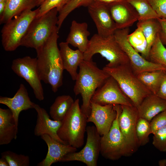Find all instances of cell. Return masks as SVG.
Returning a JSON list of instances; mask_svg holds the SVG:
<instances>
[{"label": "cell", "instance_id": "cell-1", "mask_svg": "<svg viewBox=\"0 0 166 166\" xmlns=\"http://www.w3.org/2000/svg\"><path fill=\"white\" fill-rule=\"evenodd\" d=\"M58 31L57 28L47 41L36 49L40 78L45 83L50 85L55 93L63 84L64 70L57 45Z\"/></svg>", "mask_w": 166, "mask_h": 166}, {"label": "cell", "instance_id": "cell-37", "mask_svg": "<svg viewBox=\"0 0 166 166\" xmlns=\"http://www.w3.org/2000/svg\"><path fill=\"white\" fill-rule=\"evenodd\" d=\"M159 18L166 19V0H147Z\"/></svg>", "mask_w": 166, "mask_h": 166}, {"label": "cell", "instance_id": "cell-8", "mask_svg": "<svg viewBox=\"0 0 166 166\" xmlns=\"http://www.w3.org/2000/svg\"><path fill=\"white\" fill-rule=\"evenodd\" d=\"M117 117L108 133L101 136L100 154L105 159L117 160L122 156H128L136 152L124 138L119 128L118 118L122 110L121 105H116Z\"/></svg>", "mask_w": 166, "mask_h": 166}, {"label": "cell", "instance_id": "cell-24", "mask_svg": "<svg viewBox=\"0 0 166 166\" xmlns=\"http://www.w3.org/2000/svg\"><path fill=\"white\" fill-rule=\"evenodd\" d=\"M37 0H7L5 10L0 18V24H4L23 11L37 6Z\"/></svg>", "mask_w": 166, "mask_h": 166}, {"label": "cell", "instance_id": "cell-33", "mask_svg": "<svg viewBox=\"0 0 166 166\" xmlns=\"http://www.w3.org/2000/svg\"><path fill=\"white\" fill-rule=\"evenodd\" d=\"M2 157L7 161L9 166H29L30 164L29 156L27 155L18 154L10 151H6L1 153Z\"/></svg>", "mask_w": 166, "mask_h": 166}, {"label": "cell", "instance_id": "cell-27", "mask_svg": "<svg viewBox=\"0 0 166 166\" xmlns=\"http://www.w3.org/2000/svg\"><path fill=\"white\" fill-rule=\"evenodd\" d=\"M164 70L144 71L136 76L142 83L152 93L156 95L160 85Z\"/></svg>", "mask_w": 166, "mask_h": 166}, {"label": "cell", "instance_id": "cell-11", "mask_svg": "<svg viewBox=\"0 0 166 166\" xmlns=\"http://www.w3.org/2000/svg\"><path fill=\"white\" fill-rule=\"evenodd\" d=\"M13 71L24 79L33 89L36 98L39 101L44 98L43 88L38 72L37 58L29 56L13 60L11 66Z\"/></svg>", "mask_w": 166, "mask_h": 166}, {"label": "cell", "instance_id": "cell-6", "mask_svg": "<svg viewBox=\"0 0 166 166\" xmlns=\"http://www.w3.org/2000/svg\"><path fill=\"white\" fill-rule=\"evenodd\" d=\"M58 12L55 8L40 17H36L22 39L21 46L36 50L43 45L57 28Z\"/></svg>", "mask_w": 166, "mask_h": 166}, {"label": "cell", "instance_id": "cell-14", "mask_svg": "<svg viewBox=\"0 0 166 166\" xmlns=\"http://www.w3.org/2000/svg\"><path fill=\"white\" fill-rule=\"evenodd\" d=\"M118 118L120 130L126 142L136 152L140 146L136 134V127L139 118L137 108L134 105H121Z\"/></svg>", "mask_w": 166, "mask_h": 166}, {"label": "cell", "instance_id": "cell-35", "mask_svg": "<svg viewBox=\"0 0 166 166\" xmlns=\"http://www.w3.org/2000/svg\"><path fill=\"white\" fill-rule=\"evenodd\" d=\"M153 134V145L160 151L166 152V126L159 129Z\"/></svg>", "mask_w": 166, "mask_h": 166}, {"label": "cell", "instance_id": "cell-31", "mask_svg": "<svg viewBox=\"0 0 166 166\" xmlns=\"http://www.w3.org/2000/svg\"><path fill=\"white\" fill-rule=\"evenodd\" d=\"M94 0H69L59 12L57 26L59 30L65 19L69 14L76 8L81 6L88 7Z\"/></svg>", "mask_w": 166, "mask_h": 166}, {"label": "cell", "instance_id": "cell-4", "mask_svg": "<svg viewBox=\"0 0 166 166\" xmlns=\"http://www.w3.org/2000/svg\"><path fill=\"white\" fill-rule=\"evenodd\" d=\"M87 117L82 111L79 99H76L71 108L62 121L57 134L67 144L77 148L84 144Z\"/></svg>", "mask_w": 166, "mask_h": 166}, {"label": "cell", "instance_id": "cell-20", "mask_svg": "<svg viewBox=\"0 0 166 166\" xmlns=\"http://www.w3.org/2000/svg\"><path fill=\"white\" fill-rule=\"evenodd\" d=\"M60 53L63 67L69 73L72 79L75 81L77 76V69L84 60V53L78 49L74 50L66 42L59 43Z\"/></svg>", "mask_w": 166, "mask_h": 166}, {"label": "cell", "instance_id": "cell-38", "mask_svg": "<svg viewBox=\"0 0 166 166\" xmlns=\"http://www.w3.org/2000/svg\"><path fill=\"white\" fill-rule=\"evenodd\" d=\"M158 19L161 26L159 36L163 44L166 45V19L160 18Z\"/></svg>", "mask_w": 166, "mask_h": 166}, {"label": "cell", "instance_id": "cell-12", "mask_svg": "<svg viewBox=\"0 0 166 166\" xmlns=\"http://www.w3.org/2000/svg\"><path fill=\"white\" fill-rule=\"evenodd\" d=\"M91 101L101 105L109 104L133 105L118 83L110 76L96 91Z\"/></svg>", "mask_w": 166, "mask_h": 166}, {"label": "cell", "instance_id": "cell-10", "mask_svg": "<svg viewBox=\"0 0 166 166\" xmlns=\"http://www.w3.org/2000/svg\"><path fill=\"white\" fill-rule=\"evenodd\" d=\"M129 31V28L117 29L114 36L116 41L127 55L130 65L134 73L137 75L144 71L166 69V67L146 59L133 48L127 40Z\"/></svg>", "mask_w": 166, "mask_h": 166}, {"label": "cell", "instance_id": "cell-44", "mask_svg": "<svg viewBox=\"0 0 166 166\" xmlns=\"http://www.w3.org/2000/svg\"><path fill=\"white\" fill-rule=\"evenodd\" d=\"M45 0H37V6H40Z\"/></svg>", "mask_w": 166, "mask_h": 166}, {"label": "cell", "instance_id": "cell-9", "mask_svg": "<svg viewBox=\"0 0 166 166\" xmlns=\"http://www.w3.org/2000/svg\"><path fill=\"white\" fill-rule=\"evenodd\" d=\"M87 139L85 144L80 151L68 153L61 162L78 161L87 166H96L101 150V136L95 126L86 127Z\"/></svg>", "mask_w": 166, "mask_h": 166}, {"label": "cell", "instance_id": "cell-43", "mask_svg": "<svg viewBox=\"0 0 166 166\" xmlns=\"http://www.w3.org/2000/svg\"><path fill=\"white\" fill-rule=\"evenodd\" d=\"M159 164L160 166H165L166 165V160H163L159 161Z\"/></svg>", "mask_w": 166, "mask_h": 166}, {"label": "cell", "instance_id": "cell-45", "mask_svg": "<svg viewBox=\"0 0 166 166\" xmlns=\"http://www.w3.org/2000/svg\"><path fill=\"white\" fill-rule=\"evenodd\" d=\"M7 0H0V2H6Z\"/></svg>", "mask_w": 166, "mask_h": 166}, {"label": "cell", "instance_id": "cell-22", "mask_svg": "<svg viewBox=\"0 0 166 166\" xmlns=\"http://www.w3.org/2000/svg\"><path fill=\"white\" fill-rule=\"evenodd\" d=\"M139 117L150 121L156 116L166 110V101L151 93L137 108Z\"/></svg>", "mask_w": 166, "mask_h": 166}, {"label": "cell", "instance_id": "cell-13", "mask_svg": "<svg viewBox=\"0 0 166 166\" xmlns=\"http://www.w3.org/2000/svg\"><path fill=\"white\" fill-rule=\"evenodd\" d=\"M91 103V112L87 122L94 124L101 136L105 135L109 132L117 117L116 105H101Z\"/></svg>", "mask_w": 166, "mask_h": 166}, {"label": "cell", "instance_id": "cell-7", "mask_svg": "<svg viewBox=\"0 0 166 166\" xmlns=\"http://www.w3.org/2000/svg\"><path fill=\"white\" fill-rule=\"evenodd\" d=\"M39 11V7L34 10H27L4 24L1 33L2 43L5 51H13L21 46L22 39Z\"/></svg>", "mask_w": 166, "mask_h": 166}, {"label": "cell", "instance_id": "cell-2", "mask_svg": "<svg viewBox=\"0 0 166 166\" xmlns=\"http://www.w3.org/2000/svg\"><path fill=\"white\" fill-rule=\"evenodd\" d=\"M79 68L73 90L75 95H81L82 102L81 108L88 118L91 112L93 96L110 76L103 69H99L92 59L83 60Z\"/></svg>", "mask_w": 166, "mask_h": 166}, {"label": "cell", "instance_id": "cell-25", "mask_svg": "<svg viewBox=\"0 0 166 166\" xmlns=\"http://www.w3.org/2000/svg\"><path fill=\"white\" fill-rule=\"evenodd\" d=\"M74 101L69 95L57 97L50 108L49 115L53 120L62 121L69 112Z\"/></svg>", "mask_w": 166, "mask_h": 166}, {"label": "cell", "instance_id": "cell-39", "mask_svg": "<svg viewBox=\"0 0 166 166\" xmlns=\"http://www.w3.org/2000/svg\"><path fill=\"white\" fill-rule=\"evenodd\" d=\"M156 95L166 101V69L164 71L163 78Z\"/></svg>", "mask_w": 166, "mask_h": 166}, {"label": "cell", "instance_id": "cell-32", "mask_svg": "<svg viewBox=\"0 0 166 166\" xmlns=\"http://www.w3.org/2000/svg\"><path fill=\"white\" fill-rule=\"evenodd\" d=\"M150 122L141 117L137 121L136 134L140 146L145 145L149 142V136L151 134Z\"/></svg>", "mask_w": 166, "mask_h": 166}, {"label": "cell", "instance_id": "cell-29", "mask_svg": "<svg viewBox=\"0 0 166 166\" xmlns=\"http://www.w3.org/2000/svg\"><path fill=\"white\" fill-rule=\"evenodd\" d=\"M148 60L166 67V48L161 42L159 34L151 47Z\"/></svg>", "mask_w": 166, "mask_h": 166}, {"label": "cell", "instance_id": "cell-36", "mask_svg": "<svg viewBox=\"0 0 166 166\" xmlns=\"http://www.w3.org/2000/svg\"><path fill=\"white\" fill-rule=\"evenodd\" d=\"M151 134H153L160 128L166 126V110L154 117L150 122Z\"/></svg>", "mask_w": 166, "mask_h": 166}, {"label": "cell", "instance_id": "cell-16", "mask_svg": "<svg viewBox=\"0 0 166 166\" xmlns=\"http://www.w3.org/2000/svg\"><path fill=\"white\" fill-rule=\"evenodd\" d=\"M108 5L117 29L129 28L139 20L136 10L126 1Z\"/></svg>", "mask_w": 166, "mask_h": 166}, {"label": "cell", "instance_id": "cell-3", "mask_svg": "<svg viewBox=\"0 0 166 166\" xmlns=\"http://www.w3.org/2000/svg\"><path fill=\"white\" fill-rule=\"evenodd\" d=\"M102 69L116 80L123 92L136 108L146 97L152 93L138 79L129 63L113 67L105 65Z\"/></svg>", "mask_w": 166, "mask_h": 166}, {"label": "cell", "instance_id": "cell-30", "mask_svg": "<svg viewBox=\"0 0 166 166\" xmlns=\"http://www.w3.org/2000/svg\"><path fill=\"white\" fill-rule=\"evenodd\" d=\"M126 1L136 10L139 16V20L159 18L147 0H126Z\"/></svg>", "mask_w": 166, "mask_h": 166}, {"label": "cell", "instance_id": "cell-21", "mask_svg": "<svg viewBox=\"0 0 166 166\" xmlns=\"http://www.w3.org/2000/svg\"><path fill=\"white\" fill-rule=\"evenodd\" d=\"M18 131L12 113L9 109L0 108V145L7 144L16 139Z\"/></svg>", "mask_w": 166, "mask_h": 166}, {"label": "cell", "instance_id": "cell-34", "mask_svg": "<svg viewBox=\"0 0 166 166\" xmlns=\"http://www.w3.org/2000/svg\"><path fill=\"white\" fill-rule=\"evenodd\" d=\"M69 0H45L39 7V11L36 17H38L51 10L56 8L58 12L61 10Z\"/></svg>", "mask_w": 166, "mask_h": 166}, {"label": "cell", "instance_id": "cell-28", "mask_svg": "<svg viewBox=\"0 0 166 166\" xmlns=\"http://www.w3.org/2000/svg\"><path fill=\"white\" fill-rule=\"evenodd\" d=\"M137 27L133 32L128 35L127 40L133 48L148 60V54L147 40L141 28L138 26Z\"/></svg>", "mask_w": 166, "mask_h": 166}, {"label": "cell", "instance_id": "cell-26", "mask_svg": "<svg viewBox=\"0 0 166 166\" xmlns=\"http://www.w3.org/2000/svg\"><path fill=\"white\" fill-rule=\"evenodd\" d=\"M137 26L141 28L146 38L149 54L151 47L161 30V24L158 18H152L138 20Z\"/></svg>", "mask_w": 166, "mask_h": 166}, {"label": "cell", "instance_id": "cell-15", "mask_svg": "<svg viewBox=\"0 0 166 166\" xmlns=\"http://www.w3.org/2000/svg\"><path fill=\"white\" fill-rule=\"evenodd\" d=\"M87 7L96 25L97 34L102 37L113 35L117 29L108 5L94 2Z\"/></svg>", "mask_w": 166, "mask_h": 166}, {"label": "cell", "instance_id": "cell-5", "mask_svg": "<svg viewBox=\"0 0 166 166\" xmlns=\"http://www.w3.org/2000/svg\"><path fill=\"white\" fill-rule=\"evenodd\" d=\"M97 53L109 61L105 65L108 67L129 63L127 55L116 41L114 34L107 37L101 36L97 34L93 36L87 49L84 53V60H90Z\"/></svg>", "mask_w": 166, "mask_h": 166}, {"label": "cell", "instance_id": "cell-42", "mask_svg": "<svg viewBox=\"0 0 166 166\" xmlns=\"http://www.w3.org/2000/svg\"><path fill=\"white\" fill-rule=\"evenodd\" d=\"M0 166H9V164L5 158L2 157L0 159Z\"/></svg>", "mask_w": 166, "mask_h": 166}, {"label": "cell", "instance_id": "cell-41", "mask_svg": "<svg viewBox=\"0 0 166 166\" xmlns=\"http://www.w3.org/2000/svg\"><path fill=\"white\" fill-rule=\"evenodd\" d=\"M6 2H0V18L3 16L5 10Z\"/></svg>", "mask_w": 166, "mask_h": 166}, {"label": "cell", "instance_id": "cell-40", "mask_svg": "<svg viewBox=\"0 0 166 166\" xmlns=\"http://www.w3.org/2000/svg\"><path fill=\"white\" fill-rule=\"evenodd\" d=\"M125 1H126V0H94L93 2H95L109 5Z\"/></svg>", "mask_w": 166, "mask_h": 166}, {"label": "cell", "instance_id": "cell-23", "mask_svg": "<svg viewBox=\"0 0 166 166\" xmlns=\"http://www.w3.org/2000/svg\"><path fill=\"white\" fill-rule=\"evenodd\" d=\"M88 28L87 23H79L73 20L66 42L84 53L87 49L89 42L88 37L90 33Z\"/></svg>", "mask_w": 166, "mask_h": 166}, {"label": "cell", "instance_id": "cell-17", "mask_svg": "<svg viewBox=\"0 0 166 166\" xmlns=\"http://www.w3.org/2000/svg\"><path fill=\"white\" fill-rule=\"evenodd\" d=\"M34 109L37 113V118L34 129V134L37 136L47 134L56 140L67 144L58 136L57 132L62 124V121L52 120L46 110L35 104Z\"/></svg>", "mask_w": 166, "mask_h": 166}, {"label": "cell", "instance_id": "cell-18", "mask_svg": "<svg viewBox=\"0 0 166 166\" xmlns=\"http://www.w3.org/2000/svg\"><path fill=\"white\" fill-rule=\"evenodd\" d=\"M0 103L6 105L11 111L18 126L20 112L23 110L34 109L35 104L30 100L27 89L22 84H20L18 89L13 97L0 96Z\"/></svg>", "mask_w": 166, "mask_h": 166}, {"label": "cell", "instance_id": "cell-19", "mask_svg": "<svg viewBox=\"0 0 166 166\" xmlns=\"http://www.w3.org/2000/svg\"><path fill=\"white\" fill-rule=\"evenodd\" d=\"M41 137L47 144L48 151L45 158L37 164L38 166H50L54 163L60 162L68 153L77 150V148L59 142L48 135H43Z\"/></svg>", "mask_w": 166, "mask_h": 166}]
</instances>
